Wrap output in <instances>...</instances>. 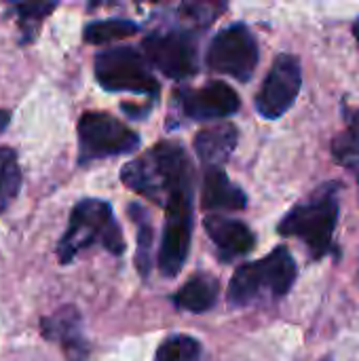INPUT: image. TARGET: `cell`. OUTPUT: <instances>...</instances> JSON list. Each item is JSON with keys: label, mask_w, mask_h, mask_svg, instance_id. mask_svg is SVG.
<instances>
[{"label": "cell", "mask_w": 359, "mask_h": 361, "mask_svg": "<svg viewBox=\"0 0 359 361\" xmlns=\"http://www.w3.org/2000/svg\"><path fill=\"white\" fill-rule=\"evenodd\" d=\"M203 224H205L209 239L214 241L218 250L220 260L231 262L254 250L256 239H254V233L248 228V224L224 218V216H207Z\"/></svg>", "instance_id": "13"}, {"label": "cell", "mask_w": 359, "mask_h": 361, "mask_svg": "<svg viewBox=\"0 0 359 361\" xmlns=\"http://www.w3.org/2000/svg\"><path fill=\"white\" fill-rule=\"evenodd\" d=\"M201 360V343L193 336L176 334L169 336L157 351L154 361H199Z\"/></svg>", "instance_id": "23"}, {"label": "cell", "mask_w": 359, "mask_h": 361, "mask_svg": "<svg viewBox=\"0 0 359 361\" xmlns=\"http://www.w3.org/2000/svg\"><path fill=\"white\" fill-rule=\"evenodd\" d=\"M95 78L106 91H131L157 95L159 82L146 68L144 57L131 47H114L95 57Z\"/></svg>", "instance_id": "6"}, {"label": "cell", "mask_w": 359, "mask_h": 361, "mask_svg": "<svg viewBox=\"0 0 359 361\" xmlns=\"http://www.w3.org/2000/svg\"><path fill=\"white\" fill-rule=\"evenodd\" d=\"M300 85H303L300 61L288 53L279 55L264 78L260 93L256 95L258 112L264 118H279L294 106L300 93Z\"/></svg>", "instance_id": "9"}, {"label": "cell", "mask_w": 359, "mask_h": 361, "mask_svg": "<svg viewBox=\"0 0 359 361\" xmlns=\"http://www.w3.org/2000/svg\"><path fill=\"white\" fill-rule=\"evenodd\" d=\"M237 140H239V131L235 125L218 123L197 133L195 150L205 167H222L229 161L231 152L235 150Z\"/></svg>", "instance_id": "15"}, {"label": "cell", "mask_w": 359, "mask_h": 361, "mask_svg": "<svg viewBox=\"0 0 359 361\" xmlns=\"http://www.w3.org/2000/svg\"><path fill=\"white\" fill-rule=\"evenodd\" d=\"M226 11V0H182L180 15L195 27H209Z\"/></svg>", "instance_id": "22"}, {"label": "cell", "mask_w": 359, "mask_h": 361, "mask_svg": "<svg viewBox=\"0 0 359 361\" xmlns=\"http://www.w3.org/2000/svg\"><path fill=\"white\" fill-rule=\"evenodd\" d=\"M182 108L186 116L195 121L224 118L239 110V95L231 85L212 80L197 91H186L182 97Z\"/></svg>", "instance_id": "11"}, {"label": "cell", "mask_w": 359, "mask_h": 361, "mask_svg": "<svg viewBox=\"0 0 359 361\" xmlns=\"http://www.w3.org/2000/svg\"><path fill=\"white\" fill-rule=\"evenodd\" d=\"M121 180L138 195L165 207L174 195L193 190V167L180 144L161 142L146 154L127 163L121 171Z\"/></svg>", "instance_id": "1"}, {"label": "cell", "mask_w": 359, "mask_h": 361, "mask_svg": "<svg viewBox=\"0 0 359 361\" xmlns=\"http://www.w3.org/2000/svg\"><path fill=\"white\" fill-rule=\"evenodd\" d=\"M140 137L118 118L106 112H85L78 121V159L91 163L104 157L133 152Z\"/></svg>", "instance_id": "5"}, {"label": "cell", "mask_w": 359, "mask_h": 361, "mask_svg": "<svg viewBox=\"0 0 359 361\" xmlns=\"http://www.w3.org/2000/svg\"><path fill=\"white\" fill-rule=\"evenodd\" d=\"M339 220V201L336 184H328L311 201L296 205L279 224L284 237H298L307 243L315 258H322L330 252L334 228Z\"/></svg>", "instance_id": "4"}, {"label": "cell", "mask_w": 359, "mask_h": 361, "mask_svg": "<svg viewBox=\"0 0 359 361\" xmlns=\"http://www.w3.org/2000/svg\"><path fill=\"white\" fill-rule=\"evenodd\" d=\"M21 186V171L17 157L11 148L0 146V214L8 209V205L19 195Z\"/></svg>", "instance_id": "20"}, {"label": "cell", "mask_w": 359, "mask_h": 361, "mask_svg": "<svg viewBox=\"0 0 359 361\" xmlns=\"http://www.w3.org/2000/svg\"><path fill=\"white\" fill-rule=\"evenodd\" d=\"M258 42L254 34L243 25L235 23L216 34L207 51V66L214 72L229 74L241 82L250 80L258 66Z\"/></svg>", "instance_id": "8"}, {"label": "cell", "mask_w": 359, "mask_h": 361, "mask_svg": "<svg viewBox=\"0 0 359 361\" xmlns=\"http://www.w3.org/2000/svg\"><path fill=\"white\" fill-rule=\"evenodd\" d=\"M332 157L359 178V110L347 114V129L332 140Z\"/></svg>", "instance_id": "17"}, {"label": "cell", "mask_w": 359, "mask_h": 361, "mask_svg": "<svg viewBox=\"0 0 359 361\" xmlns=\"http://www.w3.org/2000/svg\"><path fill=\"white\" fill-rule=\"evenodd\" d=\"M129 216L138 224V254H135V264L142 277H148L152 269V243H154V231L150 224V218L144 207L140 205H129Z\"/></svg>", "instance_id": "19"}, {"label": "cell", "mask_w": 359, "mask_h": 361, "mask_svg": "<svg viewBox=\"0 0 359 361\" xmlns=\"http://www.w3.org/2000/svg\"><path fill=\"white\" fill-rule=\"evenodd\" d=\"M201 205L207 212H239L248 205V197L229 180L222 167H207L203 176Z\"/></svg>", "instance_id": "14"}, {"label": "cell", "mask_w": 359, "mask_h": 361, "mask_svg": "<svg viewBox=\"0 0 359 361\" xmlns=\"http://www.w3.org/2000/svg\"><path fill=\"white\" fill-rule=\"evenodd\" d=\"M142 47L167 78L184 80L197 72V44L186 32H157L146 36Z\"/></svg>", "instance_id": "10"}, {"label": "cell", "mask_w": 359, "mask_h": 361, "mask_svg": "<svg viewBox=\"0 0 359 361\" xmlns=\"http://www.w3.org/2000/svg\"><path fill=\"white\" fill-rule=\"evenodd\" d=\"M353 34H355V38H358L359 42V17L355 19V23H353Z\"/></svg>", "instance_id": "25"}, {"label": "cell", "mask_w": 359, "mask_h": 361, "mask_svg": "<svg viewBox=\"0 0 359 361\" xmlns=\"http://www.w3.org/2000/svg\"><path fill=\"white\" fill-rule=\"evenodd\" d=\"M40 332L47 341L61 345L68 361H87L89 347L83 338V319L74 307H63L40 319Z\"/></svg>", "instance_id": "12"}, {"label": "cell", "mask_w": 359, "mask_h": 361, "mask_svg": "<svg viewBox=\"0 0 359 361\" xmlns=\"http://www.w3.org/2000/svg\"><path fill=\"white\" fill-rule=\"evenodd\" d=\"M8 121H11V114L6 110H0V133L8 127Z\"/></svg>", "instance_id": "24"}, {"label": "cell", "mask_w": 359, "mask_h": 361, "mask_svg": "<svg viewBox=\"0 0 359 361\" xmlns=\"http://www.w3.org/2000/svg\"><path fill=\"white\" fill-rule=\"evenodd\" d=\"M138 23L127 19H106V21H93L85 27V42L89 44H106L112 40H121L127 36L138 34Z\"/></svg>", "instance_id": "21"}, {"label": "cell", "mask_w": 359, "mask_h": 361, "mask_svg": "<svg viewBox=\"0 0 359 361\" xmlns=\"http://www.w3.org/2000/svg\"><path fill=\"white\" fill-rule=\"evenodd\" d=\"M218 292L220 286L212 275H195L174 294V305L188 313H205L216 305Z\"/></svg>", "instance_id": "16"}, {"label": "cell", "mask_w": 359, "mask_h": 361, "mask_svg": "<svg viewBox=\"0 0 359 361\" xmlns=\"http://www.w3.org/2000/svg\"><path fill=\"white\" fill-rule=\"evenodd\" d=\"M93 243H102V247L114 256L125 252L123 233L112 216V207L99 199H83L72 209L68 228L57 245V258L61 264H70Z\"/></svg>", "instance_id": "2"}, {"label": "cell", "mask_w": 359, "mask_h": 361, "mask_svg": "<svg viewBox=\"0 0 359 361\" xmlns=\"http://www.w3.org/2000/svg\"><path fill=\"white\" fill-rule=\"evenodd\" d=\"M296 262L286 247L273 250L267 258L241 264L229 286V302L245 307L262 298L286 296L296 279Z\"/></svg>", "instance_id": "3"}, {"label": "cell", "mask_w": 359, "mask_h": 361, "mask_svg": "<svg viewBox=\"0 0 359 361\" xmlns=\"http://www.w3.org/2000/svg\"><path fill=\"white\" fill-rule=\"evenodd\" d=\"M193 237V190H182L165 203V228L159 247V271L176 277L188 256Z\"/></svg>", "instance_id": "7"}, {"label": "cell", "mask_w": 359, "mask_h": 361, "mask_svg": "<svg viewBox=\"0 0 359 361\" xmlns=\"http://www.w3.org/2000/svg\"><path fill=\"white\" fill-rule=\"evenodd\" d=\"M138 2H159V0H138Z\"/></svg>", "instance_id": "26"}, {"label": "cell", "mask_w": 359, "mask_h": 361, "mask_svg": "<svg viewBox=\"0 0 359 361\" xmlns=\"http://www.w3.org/2000/svg\"><path fill=\"white\" fill-rule=\"evenodd\" d=\"M4 2L19 21V27L25 36L23 42H28L34 38V34L38 32V25L57 6L59 0H4Z\"/></svg>", "instance_id": "18"}]
</instances>
